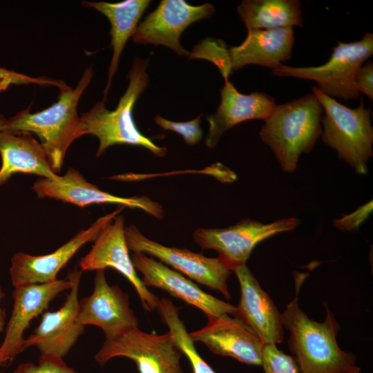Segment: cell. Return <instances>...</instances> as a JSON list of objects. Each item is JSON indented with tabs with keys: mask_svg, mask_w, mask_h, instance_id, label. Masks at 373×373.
Segmentation results:
<instances>
[{
	"mask_svg": "<svg viewBox=\"0 0 373 373\" xmlns=\"http://www.w3.org/2000/svg\"><path fill=\"white\" fill-rule=\"evenodd\" d=\"M294 274L295 296L281 316L283 327L289 331V350L300 373H360L355 356L338 345L340 325L328 307L325 306L327 314L323 322L309 318L300 307V290L309 274Z\"/></svg>",
	"mask_w": 373,
	"mask_h": 373,
	"instance_id": "6da1fadb",
	"label": "cell"
},
{
	"mask_svg": "<svg viewBox=\"0 0 373 373\" xmlns=\"http://www.w3.org/2000/svg\"><path fill=\"white\" fill-rule=\"evenodd\" d=\"M93 76L91 66L85 68L75 88L66 84L59 89L57 101L36 113L28 107L8 119L7 130L35 134L43 146L52 171L60 172L68 149L85 135L83 122L77 113V104Z\"/></svg>",
	"mask_w": 373,
	"mask_h": 373,
	"instance_id": "7a4b0ae2",
	"label": "cell"
},
{
	"mask_svg": "<svg viewBox=\"0 0 373 373\" xmlns=\"http://www.w3.org/2000/svg\"><path fill=\"white\" fill-rule=\"evenodd\" d=\"M323 113V108L312 93L276 105L265 121L260 137L284 172H294L300 155L313 149L322 133Z\"/></svg>",
	"mask_w": 373,
	"mask_h": 373,
	"instance_id": "3957f363",
	"label": "cell"
},
{
	"mask_svg": "<svg viewBox=\"0 0 373 373\" xmlns=\"http://www.w3.org/2000/svg\"><path fill=\"white\" fill-rule=\"evenodd\" d=\"M149 62V59L134 58L128 75V88L115 110H108L103 99L81 115L85 135L91 134L99 140L97 157L108 147L123 144L144 147L159 157L166 155V148L157 145L152 138L142 134L133 117L135 104L148 86L146 70Z\"/></svg>",
	"mask_w": 373,
	"mask_h": 373,
	"instance_id": "277c9868",
	"label": "cell"
},
{
	"mask_svg": "<svg viewBox=\"0 0 373 373\" xmlns=\"http://www.w3.org/2000/svg\"><path fill=\"white\" fill-rule=\"evenodd\" d=\"M312 93L323 108L321 118L323 142L336 151L360 175L367 173V163L373 155V128L371 111L363 101L355 108L347 107L332 98L316 86Z\"/></svg>",
	"mask_w": 373,
	"mask_h": 373,
	"instance_id": "5b68a950",
	"label": "cell"
},
{
	"mask_svg": "<svg viewBox=\"0 0 373 373\" xmlns=\"http://www.w3.org/2000/svg\"><path fill=\"white\" fill-rule=\"evenodd\" d=\"M372 55L373 34L367 32L356 41H338L329 60L321 66L294 67L282 64L272 70L271 74L313 80L320 91L332 98L356 99L361 93L355 86V75Z\"/></svg>",
	"mask_w": 373,
	"mask_h": 373,
	"instance_id": "8992f818",
	"label": "cell"
},
{
	"mask_svg": "<svg viewBox=\"0 0 373 373\" xmlns=\"http://www.w3.org/2000/svg\"><path fill=\"white\" fill-rule=\"evenodd\" d=\"M182 355L169 332L147 333L137 327L106 339L95 359L104 365L115 357L124 356L135 362L140 373H183Z\"/></svg>",
	"mask_w": 373,
	"mask_h": 373,
	"instance_id": "52a82bcc",
	"label": "cell"
},
{
	"mask_svg": "<svg viewBox=\"0 0 373 373\" xmlns=\"http://www.w3.org/2000/svg\"><path fill=\"white\" fill-rule=\"evenodd\" d=\"M124 234L129 251L156 258L191 280L230 298L227 280L231 271L218 257L208 258L186 248L163 245L146 237L134 224L125 227Z\"/></svg>",
	"mask_w": 373,
	"mask_h": 373,
	"instance_id": "ba28073f",
	"label": "cell"
},
{
	"mask_svg": "<svg viewBox=\"0 0 373 373\" xmlns=\"http://www.w3.org/2000/svg\"><path fill=\"white\" fill-rule=\"evenodd\" d=\"M299 223L296 218L279 219L269 224L247 218L227 228L197 229L193 239L202 250L217 251L218 258L233 271L246 264L257 244L277 233L292 231Z\"/></svg>",
	"mask_w": 373,
	"mask_h": 373,
	"instance_id": "9c48e42d",
	"label": "cell"
},
{
	"mask_svg": "<svg viewBox=\"0 0 373 373\" xmlns=\"http://www.w3.org/2000/svg\"><path fill=\"white\" fill-rule=\"evenodd\" d=\"M214 7L208 3L192 6L184 0H162L137 25L133 35L134 42L165 46L179 55L189 56L190 52L180 43L184 30L191 23L210 17Z\"/></svg>",
	"mask_w": 373,
	"mask_h": 373,
	"instance_id": "30bf717a",
	"label": "cell"
},
{
	"mask_svg": "<svg viewBox=\"0 0 373 373\" xmlns=\"http://www.w3.org/2000/svg\"><path fill=\"white\" fill-rule=\"evenodd\" d=\"M73 285L70 276L64 279L41 284H26L15 287L13 308L5 337L0 346V365L11 362L24 351L23 332L30 321L48 309L50 303Z\"/></svg>",
	"mask_w": 373,
	"mask_h": 373,
	"instance_id": "8fae6325",
	"label": "cell"
},
{
	"mask_svg": "<svg viewBox=\"0 0 373 373\" xmlns=\"http://www.w3.org/2000/svg\"><path fill=\"white\" fill-rule=\"evenodd\" d=\"M119 206L113 211L98 218L88 229L79 231L55 251L41 256L23 252L13 255L10 275L15 287L26 284H41L57 280L58 272L86 243L94 241L102 230L123 210Z\"/></svg>",
	"mask_w": 373,
	"mask_h": 373,
	"instance_id": "7c38bea8",
	"label": "cell"
},
{
	"mask_svg": "<svg viewBox=\"0 0 373 373\" xmlns=\"http://www.w3.org/2000/svg\"><path fill=\"white\" fill-rule=\"evenodd\" d=\"M124 229V217L117 215L99 233L90 251L80 260L79 267L82 271L115 269L132 284L144 309L151 312L157 309L160 298L137 276L128 253Z\"/></svg>",
	"mask_w": 373,
	"mask_h": 373,
	"instance_id": "4fadbf2b",
	"label": "cell"
},
{
	"mask_svg": "<svg viewBox=\"0 0 373 373\" xmlns=\"http://www.w3.org/2000/svg\"><path fill=\"white\" fill-rule=\"evenodd\" d=\"M78 323L100 327L106 339L117 336L138 327V321L129 305L128 295L117 285H110L105 269L96 271L93 293L79 300Z\"/></svg>",
	"mask_w": 373,
	"mask_h": 373,
	"instance_id": "5bb4252c",
	"label": "cell"
},
{
	"mask_svg": "<svg viewBox=\"0 0 373 373\" xmlns=\"http://www.w3.org/2000/svg\"><path fill=\"white\" fill-rule=\"evenodd\" d=\"M32 189L39 198H53L82 207L93 204H115L142 209L159 220L164 215L162 205L149 198H123L112 195L88 182L77 170L71 167L64 176L59 175L56 179H38Z\"/></svg>",
	"mask_w": 373,
	"mask_h": 373,
	"instance_id": "9a60e30c",
	"label": "cell"
},
{
	"mask_svg": "<svg viewBox=\"0 0 373 373\" xmlns=\"http://www.w3.org/2000/svg\"><path fill=\"white\" fill-rule=\"evenodd\" d=\"M136 271L142 275L143 284L160 288L171 296L202 311L208 317L224 314L236 316V307L206 293L193 280L170 268L162 262L143 253H133L131 256Z\"/></svg>",
	"mask_w": 373,
	"mask_h": 373,
	"instance_id": "2e32d148",
	"label": "cell"
},
{
	"mask_svg": "<svg viewBox=\"0 0 373 373\" xmlns=\"http://www.w3.org/2000/svg\"><path fill=\"white\" fill-rule=\"evenodd\" d=\"M82 272L75 268L68 273L73 285L66 301L58 310L44 313L33 334L25 339L24 350L35 346L41 354H52L60 358L68 354L84 330V326L77 321L78 289Z\"/></svg>",
	"mask_w": 373,
	"mask_h": 373,
	"instance_id": "e0dca14e",
	"label": "cell"
},
{
	"mask_svg": "<svg viewBox=\"0 0 373 373\" xmlns=\"http://www.w3.org/2000/svg\"><path fill=\"white\" fill-rule=\"evenodd\" d=\"M207 318L204 327L189 333L194 343L204 344L214 354L247 365H261L265 344L250 327L227 314Z\"/></svg>",
	"mask_w": 373,
	"mask_h": 373,
	"instance_id": "ac0fdd59",
	"label": "cell"
},
{
	"mask_svg": "<svg viewBox=\"0 0 373 373\" xmlns=\"http://www.w3.org/2000/svg\"><path fill=\"white\" fill-rule=\"evenodd\" d=\"M233 271L240 286V299L236 307L235 317L250 327L265 344L282 343V316L270 296L262 289L246 264Z\"/></svg>",
	"mask_w": 373,
	"mask_h": 373,
	"instance_id": "d6986e66",
	"label": "cell"
},
{
	"mask_svg": "<svg viewBox=\"0 0 373 373\" xmlns=\"http://www.w3.org/2000/svg\"><path fill=\"white\" fill-rule=\"evenodd\" d=\"M221 101L217 111L206 117L209 132L205 144L214 148L220 137L233 126L247 120H266L276 106L274 98L263 92L240 93L229 81L220 90Z\"/></svg>",
	"mask_w": 373,
	"mask_h": 373,
	"instance_id": "ffe728a7",
	"label": "cell"
},
{
	"mask_svg": "<svg viewBox=\"0 0 373 373\" xmlns=\"http://www.w3.org/2000/svg\"><path fill=\"white\" fill-rule=\"evenodd\" d=\"M294 42L292 27L248 29L245 40L229 48L232 70L250 64L274 70L291 58Z\"/></svg>",
	"mask_w": 373,
	"mask_h": 373,
	"instance_id": "44dd1931",
	"label": "cell"
},
{
	"mask_svg": "<svg viewBox=\"0 0 373 373\" xmlns=\"http://www.w3.org/2000/svg\"><path fill=\"white\" fill-rule=\"evenodd\" d=\"M0 186L17 173L34 174L44 178H58L50 165L41 144L28 132H0Z\"/></svg>",
	"mask_w": 373,
	"mask_h": 373,
	"instance_id": "7402d4cb",
	"label": "cell"
},
{
	"mask_svg": "<svg viewBox=\"0 0 373 373\" xmlns=\"http://www.w3.org/2000/svg\"><path fill=\"white\" fill-rule=\"evenodd\" d=\"M149 0H125L117 3L104 1H83L82 4L95 9L105 15L110 21L111 46L113 55L108 71V82L104 90L106 101L112 79L117 70L118 64L124 46L133 36L137 23L147 7Z\"/></svg>",
	"mask_w": 373,
	"mask_h": 373,
	"instance_id": "603a6c76",
	"label": "cell"
},
{
	"mask_svg": "<svg viewBox=\"0 0 373 373\" xmlns=\"http://www.w3.org/2000/svg\"><path fill=\"white\" fill-rule=\"evenodd\" d=\"M237 12L247 29L303 27L298 0H244Z\"/></svg>",
	"mask_w": 373,
	"mask_h": 373,
	"instance_id": "cb8c5ba5",
	"label": "cell"
},
{
	"mask_svg": "<svg viewBox=\"0 0 373 373\" xmlns=\"http://www.w3.org/2000/svg\"><path fill=\"white\" fill-rule=\"evenodd\" d=\"M157 310L167 326L168 332L190 362L193 373H216L197 352L194 342L179 316L180 308L171 300L162 298L160 299Z\"/></svg>",
	"mask_w": 373,
	"mask_h": 373,
	"instance_id": "d4e9b609",
	"label": "cell"
},
{
	"mask_svg": "<svg viewBox=\"0 0 373 373\" xmlns=\"http://www.w3.org/2000/svg\"><path fill=\"white\" fill-rule=\"evenodd\" d=\"M189 57V59H204L212 62L218 68L224 82L229 81L233 70L229 48L223 40L206 38L193 47Z\"/></svg>",
	"mask_w": 373,
	"mask_h": 373,
	"instance_id": "484cf974",
	"label": "cell"
},
{
	"mask_svg": "<svg viewBox=\"0 0 373 373\" xmlns=\"http://www.w3.org/2000/svg\"><path fill=\"white\" fill-rule=\"evenodd\" d=\"M261 365L265 373H300L294 357L278 350L276 344H265Z\"/></svg>",
	"mask_w": 373,
	"mask_h": 373,
	"instance_id": "4316f807",
	"label": "cell"
},
{
	"mask_svg": "<svg viewBox=\"0 0 373 373\" xmlns=\"http://www.w3.org/2000/svg\"><path fill=\"white\" fill-rule=\"evenodd\" d=\"M200 114L195 119L188 122H173L156 115L154 121L159 126L166 131L175 132L182 136L184 141L189 145L198 144L203 136V132L200 128Z\"/></svg>",
	"mask_w": 373,
	"mask_h": 373,
	"instance_id": "83f0119b",
	"label": "cell"
},
{
	"mask_svg": "<svg viewBox=\"0 0 373 373\" xmlns=\"http://www.w3.org/2000/svg\"><path fill=\"white\" fill-rule=\"evenodd\" d=\"M12 373H78L67 365L63 358L52 354H41L38 364L23 363Z\"/></svg>",
	"mask_w": 373,
	"mask_h": 373,
	"instance_id": "f1b7e54d",
	"label": "cell"
},
{
	"mask_svg": "<svg viewBox=\"0 0 373 373\" xmlns=\"http://www.w3.org/2000/svg\"><path fill=\"white\" fill-rule=\"evenodd\" d=\"M372 200L358 207L354 212L334 220V226L341 231H357L372 211Z\"/></svg>",
	"mask_w": 373,
	"mask_h": 373,
	"instance_id": "f546056e",
	"label": "cell"
},
{
	"mask_svg": "<svg viewBox=\"0 0 373 373\" xmlns=\"http://www.w3.org/2000/svg\"><path fill=\"white\" fill-rule=\"evenodd\" d=\"M9 79L14 84H37L39 86H55L59 88L63 87L66 84L61 80H56L46 77H32L23 74L18 73L15 71L0 67V80Z\"/></svg>",
	"mask_w": 373,
	"mask_h": 373,
	"instance_id": "4dcf8cb0",
	"label": "cell"
},
{
	"mask_svg": "<svg viewBox=\"0 0 373 373\" xmlns=\"http://www.w3.org/2000/svg\"><path fill=\"white\" fill-rule=\"evenodd\" d=\"M373 64L371 61L362 64L358 69L354 78L355 86L361 93L365 94L371 100L373 99Z\"/></svg>",
	"mask_w": 373,
	"mask_h": 373,
	"instance_id": "1f68e13d",
	"label": "cell"
},
{
	"mask_svg": "<svg viewBox=\"0 0 373 373\" xmlns=\"http://www.w3.org/2000/svg\"><path fill=\"white\" fill-rule=\"evenodd\" d=\"M14 84L13 82L9 79H1L0 80V93L6 90L10 85ZM8 125V119L3 115H0V132L6 131Z\"/></svg>",
	"mask_w": 373,
	"mask_h": 373,
	"instance_id": "d6a6232c",
	"label": "cell"
},
{
	"mask_svg": "<svg viewBox=\"0 0 373 373\" xmlns=\"http://www.w3.org/2000/svg\"><path fill=\"white\" fill-rule=\"evenodd\" d=\"M4 297V293L0 285V300ZM6 323L5 310L0 307V334L3 331Z\"/></svg>",
	"mask_w": 373,
	"mask_h": 373,
	"instance_id": "836d02e7",
	"label": "cell"
}]
</instances>
